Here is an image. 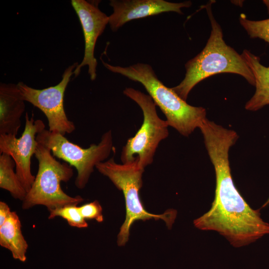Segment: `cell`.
<instances>
[{
  "label": "cell",
  "instance_id": "6da1fadb",
  "mask_svg": "<svg viewBox=\"0 0 269 269\" xmlns=\"http://www.w3.org/2000/svg\"><path fill=\"white\" fill-rule=\"evenodd\" d=\"M204 142L216 174L215 197L211 208L194 220L201 230L215 231L234 247H241L269 234V224L252 209L236 188L232 177L229 150L238 138L237 134L218 125L205 128Z\"/></svg>",
  "mask_w": 269,
  "mask_h": 269
},
{
  "label": "cell",
  "instance_id": "7a4b0ae2",
  "mask_svg": "<svg viewBox=\"0 0 269 269\" xmlns=\"http://www.w3.org/2000/svg\"><path fill=\"white\" fill-rule=\"evenodd\" d=\"M213 1H209L204 6L211 25V34L206 45L201 52L186 63L183 80L171 88L184 101L197 84L217 74H237L243 76L253 86L255 84L254 75L242 55L224 40L222 28L212 13Z\"/></svg>",
  "mask_w": 269,
  "mask_h": 269
},
{
  "label": "cell",
  "instance_id": "3957f363",
  "mask_svg": "<svg viewBox=\"0 0 269 269\" xmlns=\"http://www.w3.org/2000/svg\"><path fill=\"white\" fill-rule=\"evenodd\" d=\"M102 63L110 71L141 83L165 116L169 126L181 134L188 136L195 129L199 128L206 119L204 108L187 104L171 88L166 87L159 80L150 65L137 63L122 67L112 65L103 60Z\"/></svg>",
  "mask_w": 269,
  "mask_h": 269
},
{
  "label": "cell",
  "instance_id": "277c9868",
  "mask_svg": "<svg viewBox=\"0 0 269 269\" xmlns=\"http://www.w3.org/2000/svg\"><path fill=\"white\" fill-rule=\"evenodd\" d=\"M96 168L108 177L123 192L125 197L126 216L118 235L119 246H124L128 241L131 227L135 221L161 219L168 228L171 226L176 217L175 211L168 210L162 214L156 215L144 209L139 194L142 185V176L144 168L139 166L136 157L133 161L122 164L117 163L114 158L112 157L97 164Z\"/></svg>",
  "mask_w": 269,
  "mask_h": 269
},
{
  "label": "cell",
  "instance_id": "5b68a950",
  "mask_svg": "<svg viewBox=\"0 0 269 269\" xmlns=\"http://www.w3.org/2000/svg\"><path fill=\"white\" fill-rule=\"evenodd\" d=\"M34 155L38 162V171L22 201L23 209L43 205L50 211L65 205H78L84 201L79 195H68L61 187V182H68L73 175L71 166L57 160L49 149L38 142Z\"/></svg>",
  "mask_w": 269,
  "mask_h": 269
},
{
  "label": "cell",
  "instance_id": "8992f818",
  "mask_svg": "<svg viewBox=\"0 0 269 269\" xmlns=\"http://www.w3.org/2000/svg\"><path fill=\"white\" fill-rule=\"evenodd\" d=\"M123 93L141 108L143 121L134 136L130 138L123 147L121 159L125 163L136 157L139 166L144 168L153 162L160 142L168 136L169 125L166 120L158 117L156 105L149 95L132 88H126Z\"/></svg>",
  "mask_w": 269,
  "mask_h": 269
},
{
  "label": "cell",
  "instance_id": "52a82bcc",
  "mask_svg": "<svg viewBox=\"0 0 269 269\" xmlns=\"http://www.w3.org/2000/svg\"><path fill=\"white\" fill-rule=\"evenodd\" d=\"M36 139L49 149L54 156L76 168L75 184L80 189L86 186L96 165L106 159L114 148L110 130L102 135L98 144H92L87 148L72 142L59 133L48 130L44 129L37 134Z\"/></svg>",
  "mask_w": 269,
  "mask_h": 269
},
{
  "label": "cell",
  "instance_id": "ba28073f",
  "mask_svg": "<svg viewBox=\"0 0 269 269\" xmlns=\"http://www.w3.org/2000/svg\"><path fill=\"white\" fill-rule=\"evenodd\" d=\"M78 63L68 66L62 76V80L55 86L43 89L31 88L22 82L17 84L23 100L40 110L46 117L50 132L63 135L75 130L74 123L70 121L64 108V96L70 78Z\"/></svg>",
  "mask_w": 269,
  "mask_h": 269
},
{
  "label": "cell",
  "instance_id": "9c48e42d",
  "mask_svg": "<svg viewBox=\"0 0 269 269\" xmlns=\"http://www.w3.org/2000/svg\"><path fill=\"white\" fill-rule=\"evenodd\" d=\"M24 129L20 137L12 134H0V154L10 155L15 163L16 175L26 191L30 189L35 176L31 171V158L36 150L37 134L45 129V125L40 120H34L33 116H25Z\"/></svg>",
  "mask_w": 269,
  "mask_h": 269
},
{
  "label": "cell",
  "instance_id": "30bf717a",
  "mask_svg": "<svg viewBox=\"0 0 269 269\" xmlns=\"http://www.w3.org/2000/svg\"><path fill=\"white\" fill-rule=\"evenodd\" d=\"M71 3L75 10L82 26L85 41L83 59L74 71V77L80 73L81 69L88 66V74L92 81L96 78L97 61L94 56L96 43L103 33L109 18L98 7L96 2L85 0H72Z\"/></svg>",
  "mask_w": 269,
  "mask_h": 269
},
{
  "label": "cell",
  "instance_id": "8fae6325",
  "mask_svg": "<svg viewBox=\"0 0 269 269\" xmlns=\"http://www.w3.org/2000/svg\"><path fill=\"white\" fill-rule=\"evenodd\" d=\"M191 1L172 2L164 0H111L113 8L109 16V24L113 31H117L124 24L133 19L173 11L183 14L181 8L189 7Z\"/></svg>",
  "mask_w": 269,
  "mask_h": 269
},
{
  "label": "cell",
  "instance_id": "7c38bea8",
  "mask_svg": "<svg viewBox=\"0 0 269 269\" xmlns=\"http://www.w3.org/2000/svg\"><path fill=\"white\" fill-rule=\"evenodd\" d=\"M17 84H0V134L16 135L25 106Z\"/></svg>",
  "mask_w": 269,
  "mask_h": 269
},
{
  "label": "cell",
  "instance_id": "4fadbf2b",
  "mask_svg": "<svg viewBox=\"0 0 269 269\" xmlns=\"http://www.w3.org/2000/svg\"><path fill=\"white\" fill-rule=\"evenodd\" d=\"M241 55L255 80V92L247 102L245 108L249 111H257L269 105V67L262 65L260 57L248 50H244Z\"/></svg>",
  "mask_w": 269,
  "mask_h": 269
},
{
  "label": "cell",
  "instance_id": "5bb4252c",
  "mask_svg": "<svg viewBox=\"0 0 269 269\" xmlns=\"http://www.w3.org/2000/svg\"><path fill=\"white\" fill-rule=\"evenodd\" d=\"M21 228L18 215L15 211H11L3 224L0 226V245L9 250L14 259L24 262L28 246Z\"/></svg>",
  "mask_w": 269,
  "mask_h": 269
},
{
  "label": "cell",
  "instance_id": "9a60e30c",
  "mask_svg": "<svg viewBox=\"0 0 269 269\" xmlns=\"http://www.w3.org/2000/svg\"><path fill=\"white\" fill-rule=\"evenodd\" d=\"M15 163L9 155L0 154V187L8 191L12 197L23 201L27 192L14 170Z\"/></svg>",
  "mask_w": 269,
  "mask_h": 269
},
{
  "label": "cell",
  "instance_id": "2e32d148",
  "mask_svg": "<svg viewBox=\"0 0 269 269\" xmlns=\"http://www.w3.org/2000/svg\"><path fill=\"white\" fill-rule=\"evenodd\" d=\"M49 219L60 217L66 220L69 225L78 228H87L86 220L81 215L77 205H67L50 210Z\"/></svg>",
  "mask_w": 269,
  "mask_h": 269
},
{
  "label": "cell",
  "instance_id": "e0dca14e",
  "mask_svg": "<svg viewBox=\"0 0 269 269\" xmlns=\"http://www.w3.org/2000/svg\"><path fill=\"white\" fill-rule=\"evenodd\" d=\"M239 20L251 38H259L269 43V18L258 21L251 20L242 13Z\"/></svg>",
  "mask_w": 269,
  "mask_h": 269
},
{
  "label": "cell",
  "instance_id": "ac0fdd59",
  "mask_svg": "<svg viewBox=\"0 0 269 269\" xmlns=\"http://www.w3.org/2000/svg\"><path fill=\"white\" fill-rule=\"evenodd\" d=\"M78 208L81 215L85 220H95L100 223L103 221L102 207L98 200L85 204L78 206Z\"/></svg>",
  "mask_w": 269,
  "mask_h": 269
},
{
  "label": "cell",
  "instance_id": "d6986e66",
  "mask_svg": "<svg viewBox=\"0 0 269 269\" xmlns=\"http://www.w3.org/2000/svg\"><path fill=\"white\" fill-rule=\"evenodd\" d=\"M11 212L9 207L5 202H0V226L3 224Z\"/></svg>",
  "mask_w": 269,
  "mask_h": 269
},
{
  "label": "cell",
  "instance_id": "ffe728a7",
  "mask_svg": "<svg viewBox=\"0 0 269 269\" xmlns=\"http://www.w3.org/2000/svg\"><path fill=\"white\" fill-rule=\"evenodd\" d=\"M269 205V198L268 199V200L266 201V202L262 205L261 207V208H264Z\"/></svg>",
  "mask_w": 269,
  "mask_h": 269
},
{
  "label": "cell",
  "instance_id": "44dd1931",
  "mask_svg": "<svg viewBox=\"0 0 269 269\" xmlns=\"http://www.w3.org/2000/svg\"><path fill=\"white\" fill-rule=\"evenodd\" d=\"M263 2L266 5L269 12V0H264Z\"/></svg>",
  "mask_w": 269,
  "mask_h": 269
}]
</instances>
